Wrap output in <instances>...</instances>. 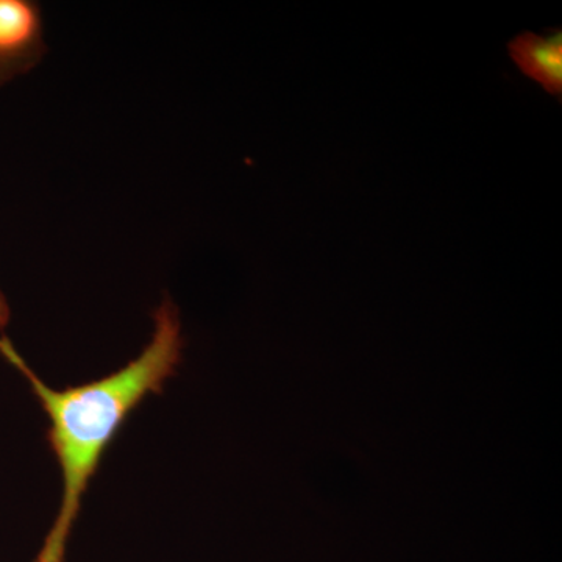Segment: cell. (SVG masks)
I'll return each mask as SVG.
<instances>
[{
    "label": "cell",
    "instance_id": "1",
    "mask_svg": "<svg viewBox=\"0 0 562 562\" xmlns=\"http://www.w3.org/2000/svg\"><path fill=\"white\" fill-rule=\"evenodd\" d=\"M183 346L179 308L165 297L154 314L150 341L135 360L94 382L54 390L33 372L10 339L0 338V353L24 375L49 417L47 442L61 471L60 508L35 562H65L70 532L103 454L127 417L149 395L161 394L176 375Z\"/></svg>",
    "mask_w": 562,
    "mask_h": 562
},
{
    "label": "cell",
    "instance_id": "2",
    "mask_svg": "<svg viewBox=\"0 0 562 562\" xmlns=\"http://www.w3.org/2000/svg\"><path fill=\"white\" fill-rule=\"evenodd\" d=\"M43 52L40 7L29 0H0V85L33 68Z\"/></svg>",
    "mask_w": 562,
    "mask_h": 562
},
{
    "label": "cell",
    "instance_id": "3",
    "mask_svg": "<svg viewBox=\"0 0 562 562\" xmlns=\"http://www.w3.org/2000/svg\"><path fill=\"white\" fill-rule=\"evenodd\" d=\"M516 68L542 88L547 94L562 101V31L549 33L525 31L506 44Z\"/></svg>",
    "mask_w": 562,
    "mask_h": 562
},
{
    "label": "cell",
    "instance_id": "4",
    "mask_svg": "<svg viewBox=\"0 0 562 562\" xmlns=\"http://www.w3.org/2000/svg\"><path fill=\"white\" fill-rule=\"evenodd\" d=\"M10 321V306L7 302L5 295L0 291V331L5 330L7 325ZM2 338V336H0Z\"/></svg>",
    "mask_w": 562,
    "mask_h": 562
}]
</instances>
